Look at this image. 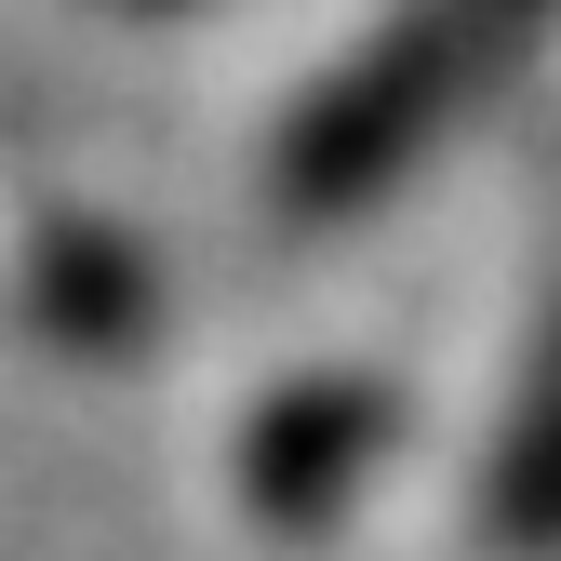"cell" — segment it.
<instances>
[{"label": "cell", "instance_id": "6da1fadb", "mask_svg": "<svg viewBox=\"0 0 561 561\" xmlns=\"http://www.w3.org/2000/svg\"><path fill=\"white\" fill-rule=\"evenodd\" d=\"M535 27H548V0H401V14L295 107V134H280V215H347V201H375Z\"/></svg>", "mask_w": 561, "mask_h": 561}, {"label": "cell", "instance_id": "7a4b0ae2", "mask_svg": "<svg viewBox=\"0 0 561 561\" xmlns=\"http://www.w3.org/2000/svg\"><path fill=\"white\" fill-rule=\"evenodd\" d=\"M495 535L508 548H561V308L535 334V375H522L508 442H495Z\"/></svg>", "mask_w": 561, "mask_h": 561}, {"label": "cell", "instance_id": "3957f363", "mask_svg": "<svg viewBox=\"0 0 561 561\" xmlns=\"http://www.w3.org/2000/svg\"><path fill=\"white\" fill-rule=\"evenodd\" d=\"M388 428V401L375 388H321V401H280L267 428H254V495H280V508H321V481L347 468Z\"/></svg>", "mask_w": 561, "mask_h": 561}]
</instances>
